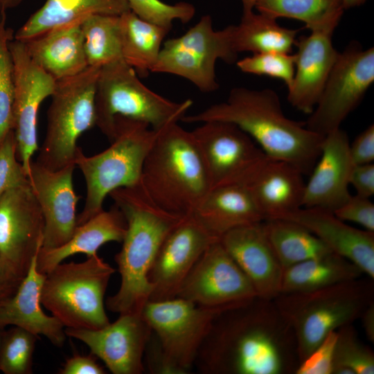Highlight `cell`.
<instances>
[{
	"instance_id": "cell-1",
	"label": "cell",
	"mask_w": 374,
	"mask_h": 374,
	"mask_svg": "<svg viewBox=\"0 0 374 374\" xmlns=\"http://www.w3.org/2000/svg\"><path fill=\"white\" fill-rule=\"evenodd\" d=\"M299 363L293 330L274 300L256 296L217 315L194 366L206 374H294Z\"/></svg>"
},
{
	"instance_id": "cell-2",
	"label": "cell",
	"mask_w": 374,
	"mask_h": 374,
	"mask_svg": "<svg viewBox=\"0 0 374 374\" xmlns=\"http://www.w3.org/2000/svg\"><path fill=\"white\" fill-rule=\"evenodd\" d=\"M233 123L246 132L269 158L287 162L309 175L321 150L325 136L315 133L283 113L272 89H232L226 101L209 106L186 123L207 121Z\"/></svg>"
},
{
	"instance_id": "cell-3",
	"label": "cell",
	"mask_w": 374,
	"mask_h": 374,
	"mask_svg": "<svg viewBox=\"0 0 374 374\" xmlns=\"http://www.w3.org/2000/svg\"><path fill=\"white\" fill-rule=\"evenodd\" d=\"M109 195L123 215L127 229L122 248L114 257L121 285L107 298L106 305L119 314L141 313L152 292L148 274L157 252L168 233L186 216L161 208L141 184L116 189Z\"/></svg>"
},
{
	"instance_id": "cell-4",
	"label": "cell",
	"mask_w": 374,
	"mask_h": 374,
	"mask_svg": "<svg viewBox=\"0 0 374 374\" xmlns=\"http://www.w3.org/2000/svg\"><path fill=\"white\" fill-rule=\"evenodd\" d=\"M141 185L163 209L182 216L193 213L212 185L191 131L178 123L159 131L145 160Z\"/></svg>"
},
{
	"instance_id": "cell-5",
	"label": "cell",
	"mask_w": 374,
	"mask_h": 374,
	"mask_svg": "<svg viewBox=\"0 0 374 374\" xmlns=\"http://www.w3.org/2000/svg\"><path fill=\"white\" fill-rule=\"evenodd\" d=\"M274 301L293 330L301 362L330 332L359 319L374 301L373 279L360 277L314 291L280 293Z\"/></svg>"
},
{
	"instance_id": "cell-6",
	"label": "cell",
	"mask_w": 374,
	"mask_h": 374,
	"mask_svg": "<svg viewBox=\"0 0 374 374\" xmlns=\"http://www.w3.org/2000/svg\"><path fill=\"white\" fill-rule=\"evenodd\" d=\"M159 132L143 122L117 117L109 148L91 157L78 148L74 163L83 175L87 193L83 209L77 215V226L103 210L111 192L141 183L145 160Z\"/></svg>"
},
{
	"instance_id": "cell-7",
	"label": "cell",
	"mask_w": 374,
	"mask_h": 374,
	"mask_svg": "<svg viewBox=\"0 0 374 374\" xmlns=\"http://www.w3.org/2000/svg\"><path fill=\"white\" fill-rule=\"evenodd\" d=\"M193 103L190 99L175 102L157 94L119 59L100 69L95 95L96 126L109 141L115 134L117 117L143 122L160 131L181 121Z\"/></svg>"
},
{
	"instance_id": "cell-8",
	"label": "cell",
	"mask_w": 374,
	"mask_h": 374,
	"mask_svg": "<svg viewBox=\"0 0 374 374\" xmlns=\"http://www.w3.org/2000/svg\"><path fill=\"white\" fill-rule=\"evenodd\" d=\"M114 272L98 255L81 262H61L45 274L41 303L64 327L103 328L110 323L104 296Z\"/></svg>"
},
{
	"instance_id": "cell-9",
	"label": "cell",
	"mask_w": 374,
	"mask_h": 374,
	"mask_svg": "<svg viewBox=\"0 0 374 374\" xmlns=\"http://www.w3.org/2000/svg\"><path fill=\"white\" fill-rule=\"evenodd\" d=\"M221 311L202 308L179 297L148 301L141 315L154 332L157 341L152 347L150 371L157 373H188Z\"/></svg>"
},
{
	"instance_id": "cell-10",
	"label": "cell",
	"mask_w": 374,
	"mask_h": 374,
	"mask_svg": "<svg viewBox=\"0 0 374 374\" xmlns=\"http://www.w3.org/2000/svg\"><path fill=\"white\" fill-rule=\"evenodd\" d=\"M98 67L88 66L56 81L47 112L45 137L35 161L51 170L75 164L78 138L96 125L95 95Z\"/></svg>"
},
{
	"instance_id": "cell-11",
	"label": "cell",
	"mask_w": 374,
	"mask_h": 374,
	"mask_svg": "<svg viewBox=\"0 0 374 374\" xmlns=\"http://www.w3.org/2000/svg\"><path fill=\"white\" fill-rule=\"evenodd\" d=\"M237 58L231 43V26L215 30L211 17L206 15L184 35L163 43L151 72L182 77L202 92L211 93L219 88L216 61L233 64Z\"/></svg>"
},
{
	"instance_id": "cell-12",
	"label": "cell",
	"mask_w": 374,
	"mask_h": 374,
	"mask_svg": "<svg viewBox=\"0 0 374 374\" xmlns=\"http://www.w3.org/2000/svg\"><path fill=\"white\" fill-rule=\"evenodd\" d=\"M374 81V48L350 44L338 57L306 127L320 135L340 128Z\"/></svg>"
},
{
	"instance_id": "cell-13",
	"label": "cell",
	"mask_w": 374,
	"mask_h": 374,
	"mask_svg": "<svg viewBox=\"0 0 374 374\" xmlns=\"http://www.w3.org/2000/svg\"><path fill=\"white\" fill-rule=\"evenodd\" d=\"M191 131L207 168L212 188L247 186L269 157L237 125L207 121Z\"/></svg>"
},
{
	"instance_id": "cell-14",
	"label": "cell",
	"mask_w": 374,
	"mask_h": 374,
	"mask_svg": "<svg viewBox=\"0 0 374 374\" xmlns=\"http://www.w3.org/2000/svg\"><path fill=\"white\" fill-rule=\"evenodd\" d=\"M256 296L251 282L220 240L210 244L202 254L176 296L202 308L222 310Z\"/></svg>"
},
{
	"instance_id": "cell-15",
	"label": "cell",
	"mask_w": 374,
	"mask_h": 374,
	"mask_svg": "<svg viewBox=\"0 0 374 374\" xmlns=\"http://www.w3.org/2000/svg\"><path fill=\"white\" fill-rule=\"evenodd\" d=\"M9 49L15 80L12 130L17 159L28 177L33 155L39 149L38 111L42 102L53 94L56 81L33 62L24 42L13 39Z\"/></svg>"
},
{
	"instance_id": "cell-16",
	"label": "cell",
	"mask_w": 374,
	"mask_h": 374,
	"mask_svg": "<svg viewBox=\"0 0 374 374\" xmlns=\"http://www.w3.org/2000/svg\"><path fill=\"white\" fill-rule=\"evenodd\" d=\"M44 219L30 181L0 197V256L24 277L42 247Z\"/></svg>"
},
{
	"instance_id": "cell-17",
	"label": "cell",
	"mask_w": 374,
	"mask_h": 374,
	"mask_svg": "<svg viewBox=\"0 0 374 374\" xmlns=\"http://www.w3.org/2000/svg\"><path fill=\"white\" fill-rule=\"evenodd\" d=\"M66 336L86 344L114 374H141L152 331L141 313L121 314L114 323L96 330L66 328Z\"/></svg>"
},
{
	"instance_id": "cell-18",
	"label": "cell",
	"mask_w": 374,
	"mask_h": 374,
	"mask_svg": "<svg viewBox=\"0 0 374 374\" xmlns=\"http://www.w3.org/2000/svg\"><path fill=\"white\" fill-rule=\"evenodd\" d=\"M217 240L192 215L186 216L168 233L157 252L148 274L152 285L149 301L175 298L199 257Z\"/></svg>"
},
{
	"instance_id": "cell-19",
	"label": "cell",
	"mask_w": 374,
	"mask_h": 374,
	"mask_svg": "<svg viewBox=\"0 0 374 374\" xmlns=\"http://www.w3.org/2000/svg\"><path fill=\"white\" fill-rule=\"evenodd\" d=\"M75 164L51 170L32 161L28 179L44 219L42 249L65 244L77 227L76 206L80 197L73 184Z\"/></svg>"
},
{
	"instance_id": "cell-20",
	"label": "cell",
	"mask_w": 374,
	"mask_h": 374,
	"mask_svg": "<svg viewBox=\"0 0 374 374\" xmlns=\"http://www.w3.org/2000/svg\"><path fill=\"white\" fill-rule=\"evenodd\" d=\"M263 222L232 229L220 241L248 278L257 296L274 300L280 294L283 268L268 240Z\"/></svg>"
},
{
	"instance_id": "cell-21",
	"label": "cell",
	"mask_w": 374,
	"mask_h": 374,
	"mask_svg": "<svg viewBox=\"0 0 374 374\" xmlns=\"http://www.w3.org/2000/svg\"><path fill=\"white\" fill-rule=\"evenodd\" d=\"M349 146L348 135L340 128L325 135L320 155L305 183L302 207L334 212L349 199L353 167Z\"/></svg>"
},
{
	"instance_id": "cell-22",
	"label": "cell",
	"mask_w": 374,
	"mask_h": 374,
	"mask_svg": "<svg viewBox=\"0 0 374 374\" xmlns=\"http://www.w3.org/2000/svg\"><path fill=\"white\" fill-rule=\"evenodd\" d=\"M333 30H315L296 40L295 72L287 100L310 114L315 108L339 53L332 42Z\"/></svg>"
},
{
	"instance_id": "cell-23",
	"label": "cell",
	"mask_w": 374,
	"mask_h": 374,
	"mask_svg": "<svg viewBox=\"0 0 374 374\" xmlns=\"http://www.w3.org/2000/svg\"><path fill=\"white\" fill-rule=\"evenodd\" d=\"M297 222L317 236L334 253L356 265L374 278V232L347 224L333 212L301 207L282 218Z\"/></svg>"
},
{
	"instance_id": "cell-24",
	"label": "cell",
	"mask_w": 374,
	"mask_h": 374,
	"mask_svg": "<svg viewBox=\"0 0 374 374\" xmlns=\"http://www.w3.org/2000/svg\"><path fill=\"white\" fill-rule=\"evenodd\" d=\"M37 255L15 295L0 308V328L20 327L38 337L43 335L53 345L62 347L66 337L64 326L53 315L46 314L41 308L45 274L37 270Z\"/></svg>"
},
{
	"instance_id": "cell-25",
	"label": "cell",
	"mask_w": 374,
	"mask_h": 374,
	"mask_svg": "<svg viewBox=\"0 0 374 374\" xmlns=\"http://www.w3.org/2000/svg\"><path fill=\"white\" fill-rule=\"evenodd\" d=\"M303 174L292 165L269 158L245 186L265 220L279 219L302 207Z\"/></svg>"
},
{
	"instance_id": "cell-26",
	"label": "cell",
	"mask_w": 374,
	"mask_h": 374,
	"mask_svg": "<svg viewBox=\"0 0 374 374\" xmlns=\"http://www.w3.org/2000/svg\"><path fill=\"white\" fill-rule=\"evenodd\" d=\"M24 42L33 62L55 81L88 67L81 22L47 31Z\"/></svg>"
},
{
	"instance_id": "cell-27",
	"label": "cell",
	"mask_w": 374,
	"mask_h": 374,
	"mask_svg": "<svg viewBox=\"0 0 374 374\" xmlns=\"http://www.w3.org/2000/svg\"><path fill=\"white\" fill-rule=\"evenodd\" d=\"M191 215L219 240L232 229L265 221L249 190L242 185L213 188Z\"/></svg>"
},
{
	"instance_id": "cell-28",
	"label": "cell",
	"mask_w": 374,
	"mask_h": 374,
	"mask_svg": "<svg viewBox=\"0 0 374 374\" xmlns=\"http://www.w3.org/2000/svg\"><path fill=\"white\" fill-rule=\"evenodd\" d=\"M126 229L123 215L116 206L109 211L103 209L78 226L72 237L63 245L50 249L40 248L36 258L37 270L46 274L76 253H84L87 257L98 255L102 245L109 242H122Z\"/></svg>"
},
{
	"instance_id": "cell-29",
	"label": "cell",
	"mask_w": 374,
	"mask_h": 374,
	"mask_svg": "<svg viewBox=\"0 0 374 374\" xmlns=\"http://www.w3.org/2000/svg\"><path fill=\"white\" fill-rule=\"evenodd\" d=\"M130 10L127 0H46L17 30L14 39L24 42L93 15L120 16Z\"/></svg>"
},
{
	"instance_id": "cell-30",
	"label": "cell",
	"mask_w": 374,
	"mask_h": 374,
	"mask_svg": "<svg viewBox=\"0 0 374 374\" xmlns=\"http://www.w3.org/2000/svg\"><path fill=\"white\" fill-rule=\"evenodd\" d=\"M363 275L356 265L332 251L284 269L280 293L314 291Z\"/></svg>"
},
{
	"instance_id": "cell-31",
	"label": "cell",
	"mask_w": 374,
	"mask_h": 374,
	"mask_svg": "<svg viewBox=\"0 0 374 374\" xmlns=\"http://www.w3.org/2000/svg\"><path fill=\"white\" fill-rule=\"evenodd\" d=\"M119 30L123 60L140 76L148 75L170 30L144 20L131 10L119 16Z\"/></svg>"
},
{
	"instance_id": "cell-32",
	"label": "cell",
	"mask_w": 374,
	"mask_h": 374,
	"mask_svg": "<svg viewBox=\"0 0 374 374\" xmlns=\"http://www.w3.org/2000/svg\"><path fill=\"white\" fill-rule=\"evenodd\" d=\"M231 43L238 54L283 52L291 53L295 46L297 30L280 26L276 19L253 11L243 12L238 25H230Z\"/></svg>"
},
{
	"instance_id": "cell-33",
	"label": "cell",
	"mask_w": 374,
	"mask_h": 374,
	"mask_svg": "<svg viewBox=\"0 0 374 374\" xmlns=\"http://www.w3.org/2000/svg\"><path fill=\"white\" fill-rule=\"evenodd\" d=\"M268 240L283 269L332 251L301 224L285 219L263 222Z\"/></svg>"
},
{
	"instance_id": "cell-34",
	"label": "cell",
	"mask_w": 374,
	"mask_h": 374,
	"mask_svg": "<svg viewBox=\"0 0 374 374\" xmlns=\"http://www.w3.org/2000/svg\"><path fill=\"white\" fill-rule=\"evenodd\" d=\"M254 8L275 19L301 21L311 31L335 30L344 11L342 0H256Z\"/></svg>"
},
{
	"instance_id": "cell-35",
	"label": "cell",
	"mask_w": 374,
	"mask_h": 374,
	"mask_svg": "<svg viewBox=\"0 0 374 374\" xmlns=\"http://www.w3.org/2000/svg\"><path fill=\"white\" fill-rule=\"evenodd\" d=\"M88 66L100 68L123 59L119 16L93 15L81 22Z\"/></svg>"
},
{
	"instance_id": "cell-36",
	"label": "cell",
	"mask_w": 374,
	"mask_h": 374,
	"mask_svg": "<svg viewBox=\"0 0 374 374\" xmlns=\"http://www.w3.org/2000/svg\"><path fill=\"white\" fill-rule=\"evenodd\" d=\"M374 353L363 344L353 323L337 330L331 374H373Z\"/></svg>"
},
{
	"instance_id": "cell-37",
	"label": "cell",
	"mask_w": 374,
	"mask_h": 374,
	"mask_svg": "<svg viewBox=\"0 0 374 374\" xmlns=\"http://www.w3.org/2000/svg\"><path fill=\"white\" fill-rule=\"evenodd\" d=\"M14 35L6 26V13H0V144L13 130L15 80L9 43Z\"/></svg>"
},
{
	"instance_id": "cell-38",
	"label": "cell",
	"mask_w": 374,
	"mask_h": 374,
	"mask_svg": "<svg viewBox=\"0 0 374 374\" xmlns=\"http://www.w3.org/2000/svg\"><path fill=\"white\" fill-rule=\"evenodd\" d=\"M37 338L20 327L5 330L0 349V371L5 374H31Z\"/></svg>"
},
{
	"instance_id": "cell-39",
	"label": "cell",
	"mask_w": 374,
	"mask_h": 374,
	"mask_svg": "<svg viewBox=\"0 0 374 374\" xmlns=\"http://www.w3.org/2000/svg\"><path fill=\"white\" fill-rule=\"evenodd\" d=\"M239 69L246 73L267 75L291 85L295 72L294 54L270 51L253 53L236 62Z\"/></svg>"
},
{
	"instance_id": "cell-40",
	"label": "cell",
	"mask_w": 374,
	"mask_h": 374,
	"mask_svg": "<svg viewBox=\"0 0 374 374\" xmlns=\"http://www.w3.org/2000/svg\"><path fill=\"white\" fill-rule=\"evenodd\" d=\"M130 10L140 18L171 30L175 20L183 24L194 17L195 8L190 3L181 1L168 4L161 0H127Z\"/></svg>"
},
{
	"instance_id": "cell-41",
	"label": "cell",
	"mask_w": 374,
	"mask_h": 374,
	"mask_svg": "<svg viewBox=\"0 0 374 374\" xmlns=\"http://www.w3.org/2000/svg\"><path fill=\"white\" fill-rule=\"evenodd\" d=\"M28 183V175L17 159V141L12 130L0 144V197L12 188Z\"/></svg>"
},
{
	"instance_id": "cell-42",
	"label": "cell",
	"mask_w": 374,
	"mask_h": 374,
	"mask_svg": "<svg viewBox=\"0 0 374 374\" xmlns=\"http://www.w3.org/2000/svg\"><path fill=\"white\" fill-rule=\"evenodd\" d=\"M337 331L330 332L301 361L294 374H331Z\"/></svg>"
},
{
	"instance_id": "cell-43",
	"label": "cell",
	"mask_w": 374,
	"mask_h": 374,
	"mask_svg": "<svg viewBox=\"0 0 374 374\" xmlns=\"http://www.w3.org/2000/svg\"><path fill=\"white\" fill-rule=\"evenodd\" d=\"M333 213L344 222H355L365 230L374 232V204L369 198L351 195Z\"/></svg>"
},
{
	"instance_id": "cell-44",
	"label": "cell",
	"mask_w": 374,
	"mask_h": 374,
	"mask_svg": "<svg viewBox=\"0 0 374 374\" xmlns=\"http://www.w3.org/2000/svg\"><path fill=\"white\" fill-rule=\"evenodd\" d=\"M349 153L353 166L371 163L374 161V125L361 132L350 144Z\"/></svg>"
},
{
	"instance_id": "cell-45",
	"label": "cell",
	"mask_w": 374,
	"mask_h": 374,
	"mask_svg": "<svg viewBox=\"0 0 374 374\" xmlns=\"http://www.w3.org/2000/svg\"><path fill=\"white\" fill-rule=\"evenodd\" d=\"M349 182L355 189L356 195L370 198L374 194L373 163L353 166Z\"/></svg>"
},
{
	"instance_id": "cell-46",
	"label": "cell",
	"mask_w": 374,
	"mask_h": 374,
	"mask_svg": "<svg viewBox=\"0 0 374 374\" xmlns=\"http://www.w3.org/2000/svg\"><path fill=\"white\" fill-rule=\"evenodd\" d=\"M61 374H105V368L96 360L95 355H74L60 370Z\"/></svg>"
},
{
	"instance_id": "cell-47",
	"label": "cell",
	"mask_w": 374,
	"mask_h": 374,
	"mask_svg": "<svg viewBox=\"0 0 374 374\" xmlns=\"http://www.w3.org/2000/svg\"><path fill=\"white\" fill-rule=\"evenodd\" d=\"M24 278L16 273L0 256V308L15 295Z\"/></svg>"
},
{
	"instance_id": "cell-48",
	"label": "cell",
	"mask_w": 374,
	"mask_h": 374,
	"mask_svg": "<svg viewBox=\"0 0 374 374\" xmlns=\"http://www.w3.org/2000/svg\"><path fill=\"white\" fill-rule=\"evenodd\" d=\"M359 319L362 320L364 330L367 339L374 343V301L364 310Z\"/></svg>"
},
{
	"instance_id": "cell-49",
	"label": "cell",
	"mask_w": 374,
	"mask_h": 374,
	"mask_svg": "<svg viewBox=\"0 0 374 374\" xmlns=\"http://www.w3.org/2000/svg\"><path fill=\"white\" fill-rule=\"evenodd\" d=\"M22 0H0V13L17 7Z\"/></svg>"
},
{
	"instance_id": "cell-50",
	"label": "cell",
	"mask_w": 374,
	"mask_h": 374,
	"mask_svg": "<svg viewBox=\"0 0 374 374\" xmlns=\"http://www.w3.org/2000/svg\"><path fill=\"white\" fill-rule=\"evenodd\" d=\"M367 0H342L344 10L364 4Z\"/></svg>"
},
{
	"instance_id": "cell-51",
	"label": "cell",
	"mask_w": 374,
	"mask_h": 374,
	"mask_svg": "<svg viewBox=\"0 0 374 374\" xmlns=\"http://www.w3.org/2000/svg\"><path fill=\"white\" fill-rule=\"evenodd\" d=\"M242 4V13L253 11L256 0H240Z\"/></svg>"
},
{
	"instance_id": "cell-52",
	"label": "cell",
	"mask_w": 374,
	"mask_h": 374,
	"mask_svg": "<svg viewBox=\"0 0 374 374\" xmlns=\"http://www.w3.org/2000/svg\"><path fill=\"white\" fill-rule=\"evenodd\" d=\"M4 330H5V328H0V349H1V341H2V337L3 335Z\"/></svg>"
}]
</instances>
